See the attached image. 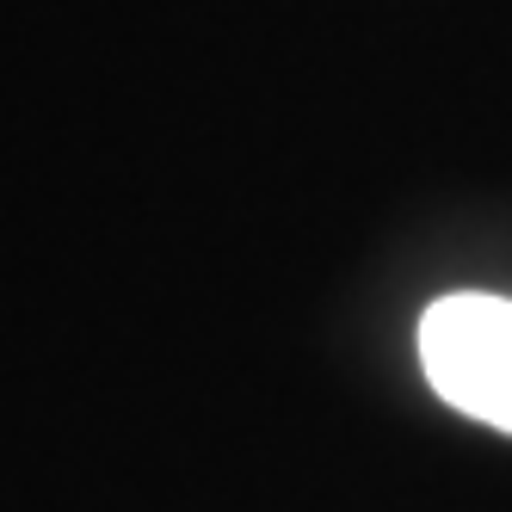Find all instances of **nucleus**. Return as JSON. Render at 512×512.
Instances as JSON below:
<instances>
[{
  "label": "nucleus",
  "instance_id": "1",
  "mask_svg": "<svg viewBox=\"0 0 512 512\" xmlns=\"http://www.w3.org/2000/svg\"><path fill=\"white\" fill-rule=\"evenodd\" d=\"M420 371L457 414L512 432V297H438L420 315Z\"/></svg>",
  "mask_w": 512,
  "mask_h": 512
}]
</instances>
